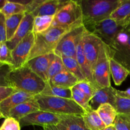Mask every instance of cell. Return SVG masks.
Wrapping results in <instances>:
<instances>
[{
	"mask_svg": "<svg viewBox=\"0 0 130 130\" xmlns=\"http://www.w3.org/2000/svg\"><path fill=\"white\" fill-rule=\"evenodd\" d=\"M6 79L8 86L34 96L40 95L47 84L26 65L19 68H10Z\"/></svg>",
	"mask_w": 130,
	"mask_h": 130,
	"instance_id": "1",
	"label": "cell"
},
{
	"mask_svg": "<svg viewBox=\"0 0 130 130\" xmlns=\"http://www.w3.org/2000/svg\"><path fill=\"white\" fill-rule=\"evenodd\" d=\"M79 2L82 12V24L85 25L110 18L121 0H82Z\"/></svg>",
	"mask_w": 130,
	"mask_h": 130,
	"instance_id": "2",
	"label": "cell"
},
{
	"mask_svg": "<svg viewBox=\"0 0 130 130\" xmlns=\"http://www.w3.org/2000/svg\"><path fill=\"white\" fill-rule=\"evenodd\" d=\"M40 110L59 115L82 116L85 110L73 100L38 95L34 96Z\"/></svg>",
	"mask_w": 130,
	"mask_h": 130,
	"instance_id": "3",
	"label": "cell"
},
{
	"mask_svg": "<svg viewBox=\"0 0 130 130\" xmlns=\"http://www.w3.org/2000/svg\"><path fill=\"white\" fill-rule=\"evenodd\" d=\"M71 29L50 27L43 32L34 34V45L31 51L28 61L34 57L54 53L62 36Z\"/></svg>",
	"mask_w": 130,
	"mask_h": 130,
	"instance_id": "4",
	"label": "cell"
},
{
	"mask_svg": "<svg viewBox=\"0 0 130 130\" xmlns=\"http://www.w3.org/2000/svg\"><path fill=\"white\" fill-rule=\"evenodd\" d=\"M82 24V12L79 1H67L54 16L51 27L71 29Z\"/></svg>",
	"mask_w": 130,
	"mask_h": 130,
	"instance_id": "5",
	"label": "cell"
},
{
	"mask_svg": "<svg viewBox=\"0 0 130 130\" xmlns=\"http://www.w3.org/2000/svg\"><path fill=\"white\" fill-rule=\"evenodd\" d=\"M85 31L86 29L82 24L66 32L59 41L54 52V54L61 58H75L78 44L82 39Z\"/></svg>",
	"mask_w": 130,
	"mask_h": 130,
	"instance_id": "6",
	"label": "cell"
},
{
	"mask_svg": "<svg viewBox=\"0 0 130 130\" xmlns=\"http://www.w3.org/2000/svg\"><path fill=\"white\" fill-rule=\"evenodd\" d=\"M108 47L110 56L130 72V33L122 30Z\"/></svg>",
	"mask_w": 130,
	"mask_h": 130,
	"instance_id": "7",
	"label": "cell"
},
{
	"mask_svg": "<svg viewBox=\"0 0 130 130\" xmlns=\"http://www.w3.org/2000/svg\"><path fill=\"white\" fill-rule=\"evenodd\" d=\"M84 26L88 32L98 37L107 46H109L117 34L124 30L122 27L119 25L110 18Z\"/></svg>",
	"mask_w": 130,
	"mask_h": 130,
	"instance_id": "8",
	"label": "cell"
},
{
	"mask_svg": "<svg viewBox=\"0 0 130 130\" xmlns=\"http://www.w3.org/2000/svg\"><path fill=\"white\" fill-rule=\"evenodd\" d=\"M93 76L94 85L97 89L111 86L108 47L103 43L99 50Z\"/></svg>",
	"mask_w": 130,
	"mask_h": 130,
	"instance_id": "9",
	"label": "cell"
},
{
	"mask_svg": "<svg viewBox=\"0 0 130 130\" xmlns=\"http://www.w3.org/2000/svg\"><path fill=\"white\" fill-rule=\"evenodd\" d=\"M61 121V115L53 114L49 112L38 110L23 117L18 121L20 127L40 126L43 128L48 126L57 125L59 124Z\"/></svg>",
	"mask_w": 130,
	"mask_h": 130,
	"instance_id": "10",
	"label": "cell"
},
{
	"mask_svg": "<svg viewBox=\"0 0 130 130\" xmlns=\"http://www.w3.org/2000/svg\"><path fill=\"white\" fill-rule=\"evenodd\" d=\"M34 34L31 32L11 51L12 67L11 69L19 68L25 64L34 45Z\"/></svg>",
	"mask_w": 130,
	"mask_h": 130,
	"instance_id": "11",
	"label": "cell"
},
{
	"mask_svg": "<svg viewBox=\"0 0 130 130\" xmlns=\"http://www.w3.org/2000/svg\"><path fill=\"white\" fill-rule=\"evenodd\" d=\"M82 41L84 55L90 66L92 73H93L103 42L98 37L87 30L83 35Z\"/></svg>",
	"mask_w": 130,
	"mask_h": 130,
	"instance_id": "12",
	"label": "cell"
},
{
	"mask_svg": "<svg viewBox=\"0 0 130 130\" xmlns=\"http://www.w3.org/2000/svg\"><path fill=\"white\" fill-rule=\"evenodd\" d=\"M56 55L54 53L34 57L25 63L33 72L40 77L45 82L48 83V70Z\"/></svg>",
	"mask_w": 130,
	"mask_h": 130,
	"instance_id": "13",
	"label": "cell"
},
{
	"mask_svg": "<svg viewBox=\"0 0 130 130\" xmlns=\"http://www.w3.org/2000/svg\"><path fill=\"white\" fill-rule=\"evenodd\" d=\"M116 96V89L112 86L98 89L89 101V106L94 110H96L101 105L104 104H109L114 107Z\"/></svg>",
	"mask_w": 130,
	"mask_h": 130,
	"instance_id": "14",
	"label": "cell"
},
{
	"mask_svg": "<svg viewBox=\"0 0 130 130\" xmlns=\"http://www.w3.org/2000/svg\"><path fill=\"white\" fill-rule=\"evenodd\" d=\"M34 17L30 13H25L17 30L11 39L6 42L8 48L12 51L17 45L30 32H33Z\"/></svg>",
	"mask_w": 130,
	"mask_h": 130,
	"instance_id": "15",
	"label": "cell"
},
{
	"mask_svg": "<svg viewBox=\"0 0 130 130\" xmlns=\"http://www.w3.org/2000/svg\"><path fill=\"white\" fill-rule=\"evenodd\" d=\"M34 95L24 91H15L14 93L0 103V113L6 119L9 111L19 104L30 100L34 98Z\"/></svg>",
	"mask_w": 130,
	"mask_h": 130,
	"instance_id": "16",
	"label": "cell"
},
{
	"mask_svg": "<svg viewBox=\"0 0 130 130\" xmlns=\"http://www.w3.org/2000/svg\"><path fill=\"white\" fill-rule=\"evenodd\" d=\"M66 1L61 0H45L30 14L34 18L41 16H55Z\"/></svg>",
	"mask_w": 130,
	"mask_h": 130,
	"instance_id": "17",
	"label": "cell"
},
{
	"mask_svg": "<svg viewBox=\"0 0 130 130\" xmlns=\"http://www.w3.org/2000/svg\"><path fill=\"white\" fill-rule=\"evenodd\" d=\"M38 110H40V106L34 98L31 100L22 103L11 109L8 114L7 118H14L17 121H19L23 117Z\"/></svg>",
	"mask_w": 130,
	"mask_h": 130,
	"instance_id": "18",
	"label": "cell"
},
{
	"mask_svg": "<svg viewBox=\"0 0 130 130\" xmlns=\"http://www.w3.org/2000/svg\"><path fill=\"white\" fill-rule=\"evenodd\" d=\"M110 18L124 29L130 22V0H121Z\"/></svg>",
	"mask_w": 130,
	"mask_h": 130,
	"instance_id": "19",
	"label": "cell"
},
{
	"mask_svg": "<svg viewBox=\"0 0 130 130\" xmlns=\"http://www.w3.org/2000/svg\"><path fill=\"white\" fill-rule=\"evenodd\" d=\"M49 82L54 86L58 87L71 89V88L74 87L79 81L76 77H75L66 68H64L60 73L54 76Z\"/></svg>",
	"mask_w": 130,
	"mask_h": 130,
	"instance_id": "20",
	"label": "cell"
},
{
	"mask_svg": "<svg viewBox=\"0 0 130 130\" xmlns=\"http://www.w3.org/2000/svg\"><path fill=\"white\" fill-rule=\"evenodd\" d=\"M109 54V53H108ZM109 66L110 76L115 85L119 86L129 75V71L111 57L109 55Z\"/></svg>",
	"mask_w": 130,
	"mask_h": 130,
	"instance_id": "21",
	"label": "cell"
},
{
	"mask_svg": "<svg viewBox=\"0 0 130 130\" xmlns=\"http://www.w3.org/2000/svg\"><path fill=\"white\" fill-rule=\"evenodd\" d=\"M59 124L65 130H89L82 116L61 115V121Z\"/></svg>",
	"mask_w": 130,
	"mask_h": 130,
	"instance_id": "22",
	"label": "cell"
},
{
	"mask_svg": "<svg viewBox=\"0 0 130 130\" xmlns=\"http://www.w3.org/2000/svg\"><path fill=\"white\" fill-rule=\"evenodd\" d=\"M82 39H81V41L78 44L77 48H76L75 58H76L79 66L81 68L83 74H84V76L86 78V79L88 81H89L90 83L93 84L96 87L95 85H94V80H93V76L91 69H90V66H89V63H88L87 61L86 58H85V55H84V51H83L82 48Z\"/></svg>",
	"mask_w": 130,
	"mask_h": 130,
	"instance_id": "23",
	"label": "cell"
},
{
	"mask_svg": "<svg viewBox=\"0 0 130 130\" xmlns=\"http://www.w3.org/2000/svg\"><path fill=\"white\" fill-rule=\"evenodd\" d=\"M96 112L106 127L113 125L116 118L119 115L114 107L109 104L101 105L98 108Z\"/></svg>",
	"mask_w": 130,
	"mask_h": 130,
	"instance_id": "24",
	"label": "cell"
},
{
	"mask_svg": "<svg viewBox=\"0 0 130 130\" xmlns=\"http://www.w3.org/2000/svg\"><path fill=\"white\" fill-rule=\"evenodd\" d=\"M82 118L85 126L89 130H102L106 128L96 110L91 109L85 110Z\"/></svg>",
	"mask_w": 130,
	"mask_h": 130,
	"instance_id": "25",
	"label": "cell"
},
{
	"mask_svg": "<svg viewBox=\"0 0 130 130\" xmlns=\"http://www.w3.org/2000/svg\"><path fill=\"white\" fill-rule=\"evenodd\" d=\"M40 95L71 99V89L62 88L54 86L48 82L47 83L45 88L41 93Z\"/></svg>",
	"mask_w": 130,
	"mask_h": 130,
	"instance_id": "26",
	"label": "cell"
},
{
	"mask_svg": "<svg viewBox=\"0 0 130 130\" xmlns=\"http://www.w3.org/2000/svg\"><path fill=\"white\" fill-rule=\"evenodd\" d=\"M25 13H23L6 17L5 24L6 30V41L11 39L14 36L23 18L25 16Z\"/></svg>",
	"mask_w": 130,
	"mask_h": 130,
	"instance_id": "27",
	"label": "cell"
},
{
	"mask_svg": "<svg viewBox=\"0 0 130 130\" xmlns=\"http://www.w3.org/2000/svg\"><path fill=\"white\" fill-rule=\"evenodd\" d=\"M61 58L65 68L75 77H76L79 82L87 80L76 58L71 57H62Z\"/></svg>",
	"mask_w": 130,
	"mask_h": 130,
	"instance_id": "28",
	"label": "cell"
},
{
	"mask_svg": "<svg viewBox=\"0 0 130 130\" xmlns=\"http://www.w3.org/2000/svg\"><path fill=\"white\" fill-rule=\"evenodd\" d=\"M54 16H41L34 18L33 32L40 34L48 30L52 26Z\"/></svg>",
	"mask_w": 130,
	"mask_h": 130,
	"instance_id": "29",
	"label": "cell"
},
{
	"mask_svg": "<svg viewBox=\"0 0 130 130\" xmlns=\"http://www.w3.org/2000/svg\"><path fill=\"white\" fill-rule=\"evenodd\" d=\"M26 6L19 3L17 1H6L5 6L1 10L0 12L5 15V17L14 15L25 13Z\"/></svg>",
	"mask_w": 130,
	"mask_h": 130,
	"instance_id": "30",
	"label": "cell"
},
{
	"mask_svg": "<svg viewBox=\"0 0 130 130\" xmlns=\"http://www.w3.org/2000/svg\"><path fill=\"white\" fill-rule=\"evenodd\" d=\"M71 99L73 100L78 105H80L84 110H87L90 109L89 106V100L80 90L76 88L75 86L71 88Z\"/></svg>",
	"mask_w": 130,
	"mask_h": 130,
	"instance_id": "31",
	"label": "cell"
},
{
	"mask_svg": "<svg viewBox=\"0 0 130 130\" xmlns=\"http://www.w3.org/2000/svg\"><path fill=\"white\" fill-rule=\"evenodd\" d=\"M62 58L56 55L54 59L51 63L49 69L48 70V82L53 78L54 76L58 74L64 69Z\"/></svg>",
	"mask_w": 130,
	"mask_h": 130,
	"instance_id": "32",
	"label": "cell"
},
{
	"mask_svg": "<svg viewBox=\"0 0 130 130\" xmlns=\"http://www.w3.org/2000/svg\"><path fill=\"white\" fill-rule=\"evenodd\" d=\"M114 107L119 115L130 114V99H125L117 95Z\"/></svg>",
	"mask_w": 130,
	"mask_h": 130,
	"instance_id": "33",
	"label": "cell"
},
{
	"mask_svg": "<svg viewBox=\"0 0 130 130\" xmlns=\"http://www.w3.org/2000/svg\"><path fill=\"white\" fill-rule=\"evenodd\" d=\"M75 86L80 90L89 100L92 99L96 90H98L93 84L90 83L87 80L79 82Z\"/></svg>",
	"mask_w": 130,
	"mask_h": 130,
	"instance_id": "34",
	"label": "cell"
},
{
	"mask_svg": "<svg viewBox=\"0 0 130 130\" xmlns=\"http://www.w3.org/2000/svg\"><path fill=\"white\" fill-rule=\"evenodd\" d=\"M0 62L12 67L11 51L8 48L6 42L0 43Z\"/></svg>",
	"mask_w": 130,
	"mask_h": 130,
	"instance_id": "35",
	"label": "cell"
},
{
	"mask_svg": "<svg viewBox=\"0 0 130 130\" xmlns=\"http://www.w3.org/2000/svg\"><path fill=\"white\" fill-rule=\"evenodd\" d=\"M20 125L19 121L11 118H7L5 119L0 130H20Z\"/></svg>",
	"mask_w": 130,
	"mask_h": 130,
	"instance_id": "36",
	"label": "cell"
},
{
	"mask_svg": "<svg viewBox=\"0 0 130 130\" xmlns=\"http://www.w3.org/2000/svg\"><path fill=\"white\" fill-rule=\"evenodd\" d=\"M113 125L116 130H130V122L125 120L120 115L117 116Z\"/></svg>",
	"mask_w": 130,
	"mask_h": 130,
	"instance_id": "37",
	"label": "cell"
},
{
	"mask_svg": "<svg viewBox=\"0 0 130 130\" xmlns=\"http://www.w3.org/2000/svg\"><path fill=\"white\" fill-rule=\"evenodd\" d=\"M15 91L17 90L11 86L0 85V103L14 93Z\"/></svg>",
	"mask_w": 130,
	"mask_h": 130,
	"instance_id": "38",
	"label": "cell"
},
{
	"mask_svg": "<svg viewBox=\"0 0 130 130\" xmlns=\"http://www.w3.org/2000/svg\"><path fill=\"white\" fill-rule=\"evenodd\" d=\"M6 17L0 12V43L6 42V30L5 24Z\"/></svg>",
	"mask_w": 130,
	"mask_h": 130,
	"instance_id": "39",
	"label": "cell"
},
{
	"mask_svg": "<svg viewBox=\"0 0 130 130\" xmlns=\"http://www.w3.org/2000/svg\"><path fill=\"white\" fill-rule=\"evenodd\" d=\"M10 69V66L0 62V85H1L8 86L7 82H6V74Z\"/></svg>",
	"mask_w": 130,
	"mask_h": 130,
	"instance_id": "40",
	"label": "cell"
},
{
	"mask_svg": "<svg viewBox=\"0 0 130 130\" xmlns=\"http://www.w3.org/2000/svg\"><path fill=\"white\" fill-rule=\"evenodd\" d=\"M45 0H33L26 5V11L25 13H31L32 11H34L36 8L38 7Z\"/></svg>",
	"mask_w": 130,
	"mask_h": 130,
	"instance_id": "41",
	"label": "cell"
},
{
	"mask_svg": "<svg viewBox=\"0 0 130 130\" xmlns=\"http://www.w3.org/2000/svg\"><path fill=\"white\" fill-rule=\"evenodd\" d=\"M116 94L121 97L130 99V88L126 90H119L116 89Z\"/></svg>",
	"mask_w": 130,
	"mask_h": 130,
	"instance_id": "42",
	"label": "cell"
},
{
	"mask_svg": "<svg viewBox=\"0 0 130 130\" xmlns=\"http://www.w3.org/2000/svg\"><path fill=\"white\" fill-rule=\"evenodd\" d=\"M43 130H65L63 128H62L59 124L43 127Z\"/></svg>",
	"mask_w": 130,
	"mask_h": 130,
	"instance_id": "43",
	"label": "cell"
},
{
	"mask_svg": "<svg viewBox=\"0 0 130 130\" xmlns=\"http://www.w3.org/2000/svg\"><path fill=\"white\" fill-rule=\"evenodd\" d=\"M120 116H121L123 119H124L125 120L130 122V114H126V115H120Z\"/></svg>",
	"mask_w": 130,
	"mask_h": 130,
	"instance_id": "44",
	"label": "cell"
},
{
	"mask_svg": "<svg viewBox=\"0 0 130 130\" xmlns=\"http://www.w3.org/2000/svg\"><path fill=\"white\" fill-rule=\"evenodd\" d=\"M6 1H7V0H0V11H1V9L3 8V6H5Z\"/></svg>",
	"mask_w": 130,
	"mask_h": 130,
	"instance_id": "45",
	"label": "cell"
},
{
	"mask_svg": "<svg viewBox=\"0 0 130 130\" xmlns=\"http://www.w3.org/2000/svg\"><path fill=\"white\" fill-rule=\"evenodd\" d=\"M102 130H116V129L115 128V127L113 126V125H112V126H110L106 127L105 128H104V129Z\"/></svg>",
	"mask_w": 130,
	"mask_h": 130,
	"instance_id": "46",
	"label": "cell"
},
{
	"mask_svg": "<svg viewBox=\"0 0 130 130\" xmlns=\"http://www.w3.org/2000/svg\"><path fill=\"white\" fill-rule=\"evenodd\" d=\"M124 30H126V32H128L130 33V22H129V23L128 24V25H127V26L125 27V29H124Z\"/></svg>",
	"mask_w": 130,
	"mask_h": 130,
	"instance_id": "47",
	"label": "cell"
},
{
	"mask_svg": "<svg viewBox=\"0 0 130 130\" xmlns=\"http://www.w3.org/2000/svg\"><path fill=\"white\" fill-rule=\"evenodd\" d=\"M2 118H3V116H2V114H1V113H0V119H2Z\"/></svg>",
	"mask_w": 130,
	"mask_h": 130,
	"instance_id": "48",
	"label": "cell"
},
{
	"mask_svg": "<svg viewBox=\"0 0 130 130\" xmlns=\"http://www.w3.org/2000/svg\"><path fill=\"white\" fill-rule=\"evenodd\" d=\"M129 75H130V72H129Z\"/></svg>",
	"mask_w": 130,
	"mask_h": 130,
	"instance_id": "49",
	"label": "cell"
},
{
	"mask_svg": "<svg viewBox=\"0 0 130 130\" xmlns=\"http://www.w3.org/2000/svg\"></svg>",
	"mask_w": 130,
	"mask_h": 130,
	"instance_id": "50",
	"label": "cell"
}]
</instances>
